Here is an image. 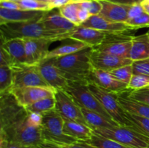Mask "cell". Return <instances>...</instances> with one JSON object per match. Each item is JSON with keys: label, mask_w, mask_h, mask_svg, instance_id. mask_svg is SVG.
<instances>
[{"label": "cell", "mask_w": 149, "mask_h": 148, "mask_svg": "<svg viewBox=\"0 0 149 148\" xmlns=\"http://www.w3.org/2000/svg\"><path fill=\"white\" fill-rule=\"evenodd\" d=\"M92 48L89 47L66 56L52 59L68 81L88 85L91 83L90 75L93 69L90 61Z\"/></svg>", "instance_id": "obj_1"}, {"label": "cell", "mask_w": 149, "mask_h": 148, "mask_svg": "<svg viewBox=\"0 0 149 148\" xmlns=\"http://www.w3.org/2000/svg\"><path fill=\"white\" fill-rule=\"evenodd\" d=\"M1 41L12 39H47L52 41L69 39L70 33L57 34L48 30L40 21L10 23L0 25Z\"/></svg>", "instance_id": "obj_2"}, {"label": "cell", "mask_w": 149, "mask_h": 148, "mask_svg": "<svg viewBox=\"0 0 149 148\" xmlns=\"http://www.w3.org/2000/svg\"><path fill=\"white\" fill-rule=\"evenodd\" d=\"M0 137L8 142L37 147L44 142L42 129L29 125L26 118L4 129H0Z\"/></svg>", "instance_id": "obj_3"}, {"label": "cell", "mask_w": 149, "mask_h": 148, "mask_svg": "<svg viewBox=\"0 0 149 148\" xmlns=\"http://www.w3.org/2000/svg\"><path fill=\"white\" fill-rule=\"evenodd\" d=\"M87 86L90 91L100 101L113 121L119 126L134 128L138 131V128L128 118L126 111L119 103L117 94L103 89L94 83H90Z\"/></svg>", "instance_id": "obj_4"}, {"label": "cell", "mask_w": 149, "mask_h": 148, "mask_svg": "<svg viewBox=\"0 0 149 148\" xmlns=\"http://www.w3.org/2000/svg\"><path fill=\"white\" fill-rule=\"evenodd\" d=\"M64 119L55 109L43 114L42 135L44 142H51L58 145L73 144L78 140L65 134L63 132Z\"/></svg>", "instance_id": "obj_5"}, {"label": "cell", "mask_w": 149, "mask_h": 148, "mask_svg": "<svg viewBox=\"0 0 149 148\" xmlns=\"http://www.w3.org/2000/svg\"><path fill=\"white\" fill-rule=\"evenodd\" d=\"M93 132L130 148H146L148 146V136L129 126H116L111 128L97 129H94Z\"/></svg>", "instance_id": "obj_6"}, {"label": "cell", "mask_w": 149, "mask_h": 148, "mask_svg": "<svg viewBox=\"0 0 149 148\" xmlns=\"http://www.w3.org/2000/svg\"><path fill=\"white\" fill-rule=\"evenodd\" d=\"M65 91L72 97L80 107L100 113L109 120L113 121L87 85L68 81V86Z\"/></svg>", "instance_id": "obj_7"}, {"label": "cell", "mask_w": 149, "mask_h": 148, "mask_svg": "<svg viewBox=\"0 0 149 148\" xmlns=\"http://www.w3.org/2000/svg\"><path fill=\"white\" fill-rule=\"evenodd\" d=\"M28 112L22 107L11 93L1 95L0 102V123L4 129L27 117Z\"/></svg>", "instance_id": "obj_8"}, {"label": "cell", "mask_w": 149, "mask_h": 148, "mask_svg": "<svg viewBox=\"0 0 149 148\" xmlns=\"http://www.w3.org/2000/svg\"><path fill=\"white\" fill-rule=\"evenodd\" d=\"M124 33H107L101 44L96 49L108 52L123 58H129L133 35Z\"/></svg>", "instance_id": "obj_9"}, {"label": "cell", "mask_w": 149, "mask_h": 148, "mask_svg": "<svg viewBox=\"0 0 149 148\" xmlns=\"http://www.w3.org/2000/svg\"><path fill=\"white\" fill-rule=\"evenodd\" d=\"M13 89L27 86H42L51 88L42 76L37 65H24L13 68Z\"/></svg>", "instance_id": "obj_10"}, {"label": "cell", "mask_w": 149, "mask_h": 148, "mask_svg": "<svg viewBox=\"0 0 149 148\" xmlns=\"http://www.w3.org/2000/svg\"><path fill=\"white\" fill-rule=\"evenodd\" d=\"M55 97V110L63 118L87 125L81 107L68 92L64 90H56Z\"/></svg>", "instance_id": "obj_11"}, {"label": "cell", "mask_w": 149, "mask_h": 148, "mask_svg": "<svg viewBox=\"0 0 149 148\" xmlns=\"http://www.w3.org/2000/svg\"><path fill=\"white\" fill-rule=\"evenodd\" d=\"M55 91L49 87L27 86L13 89L10 93L14 96L19 104L26 107L42 99L55 96Z\"/></svg>", "instance_id": "obj_12"}, {"label": "cell", "mask_w": 149, "mask_h": 148, "mask_svg": "<svg viewBox=\"0 0 149 148\" xmlns=\"http://www.w3.org/2000/svg\"><path fill=\"white\" fill-rule=\"evenodd\" d=\"M90 61L93 68L106 71H111L132 63V61L130 58L121 57L95 48H92Z\"/></svg>", "instance_id": "obj_13"}, {"label": "cell", "mask_w": 149, "mask_h": 148, "mask_svg": "<svg viewBox=\"0 0 149 148\" xmlns=\"http://www.w3.org/2000/svg\"><path fill=\"white\" fill-rule=\"evenodd\" d=\"M37 67L42 76L51 88L55 90L66 89L68 81L54 64L52 59H45Z\"/></svg>", "instance_id": "obj_14"}, {"label": "cell", "mask_w": 149, "mask_h": 148, "mask_svg": "<svg viewBox=\"0 0 149 148\" xmlns=\"http://www.w3.org/2000/svg\"><path fill=\"white\" fill-rule=\"evenodd\" d=\"M26 44V65H38L46 58L52 40L47 39H23Z\"/></svg>", "instance_id": "obj_15"}, {"label": "cell", "mask_w": 149, "mask_h": 148, "mask_svg": "<svg viewBox=\"0 0 149 148\" xmlns=\"http://www.w3.org/2000/svg\"><path fill=\"white\" fill-rule=\"evenodd\" d=\"M90 78L91 83H94L103 89L111 92L118 94L130 91L127 85L116 79L110 71L93 68Z\"/></svg>", "instance_id": "obj_16"}, {"label": "cell", "mask_w": 149, "mask_h": 148, "mask_svg": "<svg viewBox=\"0 0 149 148\" xmlns=\"http://www.w3.org/2000/svg\"><path fill=\"white\" fill-rule=\"evenodd\" d=\"M39 21L48 30L57 34H64L72 32L77 28V25L69 21L55 9L46 12Z\"/></svg>", "instance_id": "obj_17"}, {"label": "cell", "mask_w": 149, "mask_h": 148, "mask_svg": "<svg viewBox=\"0 0 149 148\" xmlns=\"http://www.w3.org/2000/svg\"><path fill=\"white\" fill-rule=\"evenodd\" d=\"M46 12L25 10H7L0 7V25L10 23L39 21Z\"/></svg>", "instance_id": "obj_18"}, {"label": "cell", "mask_w": 149, "mask_h": 148, "mask_svg": "<svg viewBox=\"0 0 149 148\" xmlns=\"http://www.w3.org/2000/svg\"><path fill=\"white\" fill-rule=\"evenodd\" d=\"M80 26L91 28L106 33H124L132 30L125 23H118L107 20L100 15H92L87 20Z\"/></svg>", "instance_id": "obj_19"}, {"label": "cell", "mask_w": 149, "mask_h": 148, "mask_svg": "<svg viewBox=\"0 0 149 148\" xmlns=\"http://www.w3.org/2000/svg\"><path fill=\"white\" fill-rule=\"evenodd\" d=\"M102 10L100 15L107 20L118 23H126L128 20L130 4L114 2L110 0H100Z\"/></svg>", "instance_id": "obj_20"}, {"label": "cell", "mask_w": 149, "mask_h": 148, "mask_svg": "<svg viewBox=\"0 0 149 148\" xmlns=\"http://www.w3.org/2000/svg\"><path fill=\"white\" fill-rule=\"evenodd\" d=\"M106 32L79 26H77L72 32H71L69 39L79 41L90 47H95L101 44L106 38Z\"/></svg>", "instance_id": "obj_21"}, {"label": "cell", "mask_w": 149, "mask_h": 148, "mask_svg": "<svg viewBox=\"0 0 149 148\" xmlns=\"http://www.w3.org/2000/svg\"><path fill=\"white\" fill-rule=\"evenodd\" d=\"M1 47H2L13 62V68L26 65V44L23 39H12L10 40L1 41Z\"/></svg>", "instance_id": "obj_22"}, {"label": "cell", "mask_w": 149, "mask_h": 148, "mask_svg": "<svg viewBox=\"0 0 149 148\" xmlns=\"http://www.w3.org/2000/svg\"><path fill=\"white\" fill-rule=\"evenodd\" d=\"M63 132L65 134L78 141L88 140L93 135V130L84 123L64 118Z\"/></svg>", "instance_id": "obj_23"}, {"label": "cell", "mask_w": 149, "mask_h": 148, "mask_svg": "<svg viewBox=\"0 0 149 148\" xmlns=\"http://www.w3.org/2000/svg\"><path fill=\"white\" fill-rule=\"evenodd\" d=\"M124 93L118 94V100L124 110L130 114L149 119V104L130 98Z\"/></svg>", "instance_id": "obj_24"}, {"label": "cell", "mask_w": 149, "mask_h": 148, "mask_svg": "<svg viewBox=\"0 0 149 148\" xmlns=\"http://www.w3.org/2000/svg\"><path fill=\"white\" fill-rule=\"evenodd\" d=\"M64 41L65 42L62 44L61 46L52 50H49L45 59H52V58L66 56V55H71V54L75 53L79 51L90 47L83 42L72 39H67Z\"/></svg>", "instance_id": "obj_25"}, {"label": "cell", "mask_w": 149, "mask_h": 148, "mask_svg": "<svg viewBox=\"0 0 149 148\" xmlns=\"http://www.w3.org/2000/svg\"><path fill=\"white\" fill-rule=\"evenodd\" d=\"M129 58L132 61L149 58V39L147 33L132 38Z\"/></svg>", "instance_id": "obj_26"}, {"label": "cell", "mask_w": 149, "mask_h": 148, "mask_svg": "<svg viewBox=\"0 0 149 148\" xmlns=\"http://www.w3.org/2000/svg\"><path fill=\"white\" fill-rule=\"evenodd\" d=\"M81 107V110L84 115L87 124L90 126L93 130L97 129H103V128H111L113 126H119L116 122L109 120L100 115V113H96L93 110Z\"/></svg>", "instance_id": "obj_27"}, {"label": "cell", "mask_w": 149, "mask_h": 148, "mask_svg": "<svg viewBox=\"0 0 149 148\" xmlns=\"http://www.w3.org/2000/svg\"><path fill=\"white\" fill-rule=\"evenodd\" d=\"M13 84V68L10 66H0V96L11 92Z\"/></svg>", "instance_id": "obj_28"}, {"label": "cell", "mask_w": 149, "mask_h": 148, "mask_svg": "<svg viewBox=\"0 0 149 148\" xmlns=\"http://www.w3.org/2000/svg\"><path fill=\"white\" fill-rule=\"evenodd\" d=\"M55 104L56 102H55V96H52V97L42 99L25 108L26 111L29 113L33 112V113H38L43 115L44 113L55 109Z\"/></svg>", "instance_id": "obj_29"}, {"label": "cell", "mask_w": 149, "mask_h": 148, "mask_svg": "<svg viewBox=\"0 0 149 148\" xmlns=\"http://www.w3.org/2000/svg\"><path fill=\"white\" fill-rule=\"evenodd\" d=\"M79 9L80 5L78 1L72 0L68 4L58 8V10L65 18L79 26H80V23L78 18V12Z\"/></svg>", "instance_id": "obj_30"}, {"label": "cell", "mask_w": 149, "mask_h": 148, "mask_svg": "<svg viewBox=\"0 0 149 148\" xmlns=\"http://www.w3.org/2000/svg\"><path fill=\"white\" fill-rule=\"evenodd\" d=\"M82 142V141H81ZM84 142L88 143L96 148H130L114 140L104 137L93 132V135L88 140Z\"/></svg>", "instance_id": "obj_31"}, {"label": "cell", "mask_w": 149, "mask_h": 148, "mask_svg": "<svg viewBox=\"0 0 149 148\" xmlns=\"http://www.w3.org/2000/svg\"><path fill=\"white\" fill-rule=\"evenodd\" d=\"M19 4L22 9L25 10H32V11L49 12L54 10L50 2L39 1V0H20Z\"/></svg>", "instance_id": "obj_32"}, {"label": "cell", "mask_w": 149, "mask_h": 148, "mask_svg": "<svg viewBox=\"0 0 149 148\" xmlns=\"http://www.w3.org/2000/svg\"><path fill=\"white\" fill-rule=\"evenodd\" d=\"M110 72L116 79L124 84H126L127 85H128L132 75H133L132 64L116 68V69L111 71Z\"/></svg>", "instance_id": "obj_33"}, {"label": "cell", "mask_w": 149, "mask_h": 148, "mask_svg": "<svg viewBox=\"0 0 149 148\" xmlns=\"http://www.w3.org/2000/svg\"><path fill=\"white\" fill-rule=\"evenodd\" d=\"M149 86V75L144 74H133L127 85L130 91L138 90Z\"/></svg>", "instance_id": "obj_34"}, {"label": "cell", "mask_w": 149, "mask_h": 148, "mask_svg": "<svg viewBox=\"0 0 149 148\" xmlns=\"http://www.w3.org/2000/svg\"><path fill=\"white\" fill-rule=\"evenodd\" d=\"M128 118L136 126L138 131L149 137V119L127 113Z\"/></svg>", "instance_id": "obj_35"}, {"label": "cell", "mask_w": 149, "mask_h": 148, "mask_svg": "<svg viewBox=\"0 0 149 148\" xmlns=\"http://www.w3.org/2000/svg\"><path fill=\"white\" fill-rule=\"evenodd\" d=\"M80 7L88 10L91 15L100 14L102 4L100 0H77Z\"/></svg>", "instance_id": "obj_36"}, {"label": "cell", "mask_w": 149, "mask_h": 148, "mask_svg": "<svg viewBox=\"0 0 149 148\" xmlns=\"http://www.w3.org/2000/svg\"><path fill=\"white\" fill-rule=\"evenodd\" d=\"M125 23L130 26L132 30L146 27L149 28V15L144 12L138 17L128 20Z\"/></svg>", "instance_id": "obj_37"}, {"label": "cell", "mask_w": 149, "mask_h": 148, "mask_svg": "<svg viewBox=\"0 0 149 148\" xmlns=\"http://www.w3.org/2000/svg\"><path fill=\"white\" fill-rule=\"evenodd\" d=\"M133 74H144L149 75V58L132 61Z\"/></svg>", "instance_id": "obj_38"}, {"label": "cell", "mask_w": 149, "mask_h": 148, "mask_svg": "<svg viewBox=\"0 0 149 148\" xmlns=\"http://www.w3.org/2000/svg\"><path fill=\"white\" fill-rule=\"evenodd\" d=\"M127 96L138 101L149 104V88H144L138 90H133L127 92Z\"/></svg>", "instance_id": "obj_39"}, {"label": "cell", "mask_w": 149, "mask_h": 148, "mask_svg": "<svg viewBox=\"0 0 149 148\" xmlns=\"http://www.w3.org/2000/svg\"><path fill=\"white\" fill-rule=\"evenodd\" d=\"M42 120H43V115L41 113L28 112L26 121L31 126H35V127H40L42 126Z\"/></svg>", "instance_id": "obj_40"}, {"label": "cell", "mask_w": 149, "mask_h": 148, "mask_svg": "<svg viewBox=\"0 0 149 148\" xmlns=\"http://www.w3.org/2000/svg\"><path fill=\"white\" fill-rule=\"evenodd\" d=\"M141 2H136L135 4H132L130 6L129 12H128V20L135 18V17H138L140 15L144 12L143 8L141 5Z\"/></svg>", "instance_id": "obj_41"}, {"label": "cell", "mask_w": 149, "mask_h": 148, "mask_svg": "<svg viewBox=\"0 0 149 148\" xmlns=\"http://www.w3.org/2000/svg\"><path fill=\"white\" fill-rule=\"evenodd\" d=\"M0 148H36L34 147L26 146L19 143L8 142L6 139L0 137Z\"/></svg>", "instance_id": "obj_42"}, {"label": "cell", "mask_w": 149, "mask_h": 148, "mask_svg": "<svg viewBox=\"0 0 149 148\" xmlns=\"http://www.w3.org/2000/svg\"><path fill=\"white\" fill-rule=\"evenodd\" d=\"M0 50V66H10L13 68V62L7 52L2 47H1Z\"/></svg>", "instance_id": "obj_43"}, {"label": "cell", "mask_w": 149, "mask_h": 148, "mask_svg": "<svg viewBox=\"0 0 149 148\" xmlns=\"http://www.w3.org/2000/svg\"><path fill=\"white\" fill-rule=\"evenodd\" d=\"M0 7L7 10H23L19 2L9 0H0Z\"/></svg>", "instance_id": "obj_44"}, {"label": "cell", "mask_w": 149, "mask_h": 148, "mask_svg": "<svg viewBox=\"0 0 149 148\" xmlns=\"http://www.w3.org/2000/svg\"><path fill=\"white\" fill-rule=\"evenodd\" d=\"M60 146L62 148H96L95 147L84 142H81V141H78V142L70 144V145H60Z\"/></svg>", "instance_id": "obj_45"}, {"label": "cell", "mask_w": 149, "mask_h": 148, "mask_svg": "<svg viewBox=\"0 0 149 148\" xmlns=\"http://www.w3.org/2000/svg\"><path fill=\"white\" fill-rule=\"evenodd\" d=\"M91 16L92 15H90V13L89 12L88 10L80 7L78 12V18H79V21L80 23V25L82 24V23H84L86 20H88Z\"/></svg>", "instance_id": "obj_46"}, {"label": "cell", "mask_w": 149, "mask_h": 148, "mask_svg": "<svg viewBox=\"0 0 149 148\" xmlns=\"http://www.w3.org/2000/svg\"><path fill=\"white\" fill-rule=\"evenodd\" d=\"M71 1H72V0H51L49 2L52 4V6L53 7L54 9H58L61 7H62V6L68 4V3L70 2Z\"/></svg>", "instance_id": "obj_47"}, {"label": "cell", "mask_w": 149, "mask_h": 148, "mask_svg": "<svg viewBox=\"0 0 149 148\" xmlns=\"http://www.w3.org/2000/svg\"><path fill=\"white\" fill-rule=\"evenodd\" d=\"M36 148H62L60 145H56V144L51 143L48 142H43L41 143Z\"/></svg>", "instance_id": "obj_48"}, {"label": "cell", "mask_w": 149, "mask_h": 148, "mask_svg": "<svg viewBox=\"0 0 149 148\" xmlns=\"http://www.w3.org/2000/svg\"><path fill=\"white\" fill-rule=\"evenodd\" d=\"M141 5L143 8L144 12L149 15V0H142Z\"/></svg>", "instance_id": "obj_49"}, {"label": "cell", "mask_w": 149, "mask_h": 148, "mask_svg": "<svg viewBox=\"0 0 149 148\" xmlns=\"http://www.w3.org/2000/svg\"><path fill=\"white\" fill-rule=\"evenodd\" d=\"M9 1H16V2H19L20 0H9Z\"/></svg>", "instance_id": "obj_50"}, {"label": "cell", "mask_w": 149, "mask_h": 148, "mask_svg": "<svg viewBox=\"0 0 149 148\" xmlns=\"http://www.w3.org/2000/svg\"><path fill=\"white\" fill-rule=\"evenodd\" d=\"M39 1H47V2H49V1H48V0H39Z\"/></svg>", "instance_id": "obj_51"}, {"label": "cell", "mask_w": 149, "mask_h": 148, "mask_svg": "<svg viewBox=\"0 0 149 148\" xmlns=\"http://www.w3.org/2000/svg\"><path fill=\"white\" fill-rule=\"evenodd\" d=\"M147 34H148V39H149V29H148V31H147Z\"/></svg>", "instance_id": "obj_52"}, {"label": "cell", "mask_w": 149, "mask_h": 148, "mask_svg": "<svg viewBox=\"0 0 149 148\" xmlns=\"http://www.w3.org/2000/svg\"><path fill=\"white\" fill-rule=\"evenodd\" d=\"M146 148H149V140H148V146H147Z\"/></svg>", "instance_id": "obj_53"}, {"label": "cell", "mask_w": 149, "mask_h": 148, "mask_svg": "<svg viewBox=\"0 0 149 148\" xmlns=\"http://www.w3.org/2000/svg\"><path fill=\"white\" fill-rule=\"evenodd\" d=\"M48 1H51V0H48Z\"/></svg>", "instance_id": "obj_54"}, {"label": "cell", "mask_w": 149, "mask_h": 148, "mask_svg": "<svg viewBox=\"0 0 149 148\" xmlns=\"http://www.w3.org/2000/svg\"><path fill=\"white\" fill-rule=\"evenodd\" d=\"M148 88H149V86H148Z\"/></svg>", "instance_id": "obj_55"}]
</instances>
